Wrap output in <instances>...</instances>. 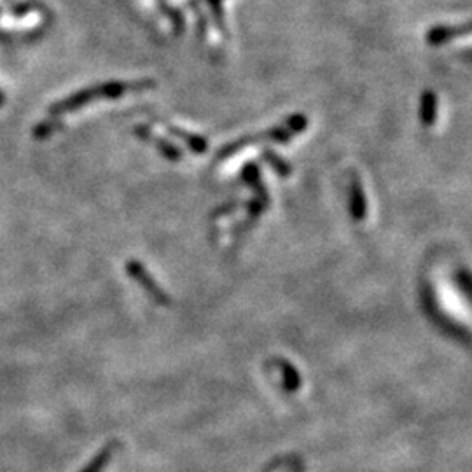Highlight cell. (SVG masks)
I'll use <instances>...</instances> for the list:
<instances>
[{
  "label": "cell",
  "instance_id": "1",
  "mask_svg": "<svg viewBox=\"0 0 472 472\" xmlns=\"http://www.w3.org/2000/svg\"><path fill=\"white\" fill-rule=\"evenodd\" d=\"M154 82L152 81H142V82H105V85H97L92 88H86L82 92L74 93L72 97L60 100L58 104L51 105L47 114L49 116H61L67 112H74L81 108L82 105L89 104L93 100H107V98H119L128 92H139V89L152 88Z\"/></svg>",
  "mask_w": 472,
  "mask_h": 472
},
{
  "label": "cell",
  "instance_id": "2",
  "mask_svg": "<svg viewBox=\"0 0 472 472\" xmlns=\"http://www.w3.org/2000/svg\"><path fill=\"white\" fill-rule=\"evenodd\" d=\"M306 128V118L304 116H292V118L287 121L285 126H278V128H271L268 130V132L261 133V135H256V137H245V139L238 140V142H233V144L226 145V147L223 149V151L217 154V159H224V158H230V156H233L235 152H238L240 149L245 147V145H252L256 144V142H263V140H273V142H289L292 139L296 133L303 132V130Z\"/></svg>",
  "mask_w": 472,
  "mask_h": 472
},
{
  "label": "cell",
  "instance_id": "3",
  "mask_svg": "<svg viewBox=\"0 0 472 472\" xmlns=\"http://www.w3.org/2000/svg\"><path fill=\"white\" fill-rule=\"evenodd\" d=\"M126 270H128L130 277H132L133 280L139 282L140 285L144 287V289L147 290V292L151 294V296L154 297V299L158 301L159 304H168L170 303V297L166 296V294L163 292L161 289H159L158 283H156L151 277H149L147 271L144 270V266H142L139 261H130V263L126 264Z\"/></svg>",
  "mask_w": 472,
  "mask_h": 472
},
{
  "label": "cell",
  "instance_id": "4",
  "mask_svg": "<svg viewBox=\"0 0 472 472\" xmlns=\"http://www.w3.org/2000/svg\"><path fill=\"white\" fill-rule=\"evenodd\" d=\"M469 34V25H464L462 28L459 27H435L427 32V42L432 46H441L445 42H449L455 39L457 35H467Z\"/></svg>",
  "mask_w": 472,
  "mask_h": 472
},
{
  "label": "cell",
  "instance_id": "5",
  "mask_svg": "<svg viewBox=\"0 0 472 472\" xmlns=\"http://www.w3.org/2000/svg\"><path fill=\"white\" fill-rule=\"evenodd\" d=\"M352 216L354 219L362 221L366 216V196L359 177L352 179Z\"/></svg>",
  "mask_w": 472,
  "mask_h": 472
},
{
  "label": "cell",
  "instance_id": "6",
  "mask_svg": "<svg viewBox=\"0 0 472 472\" xmlns=\"http://www.w3.org/2000/svg\"><path fill=\"white\" fill-rule=\"evenodd\" d=\"M137 133H139V135H142L140 139H145V140H149V142H151V140L154 142L156 147L159 149V152H161V154L165 156L166 159H172V161H177V159L182 158V152H180V149H177L175 145L170 144V142H166V140H163V139H152V137L149 135L147 130H145V128H137Z\"/></svg>",
  "mask_w": 472,
  "mask_h": 472
},
{
  "label": "cell",
  "instance_id": "7",
  "mask_svg": "<svg viewBox=\"0 0 472 472\" xmlns=\"http://www.w3.org/2000/svg\"><path fill=\"white\" fill-rule=\"evenodd\" d=\"M61 128V121L56 118V116H47L44 121L37 123L32 130V135H34L35 140H46L47 137L53 135L56 130Z\"/></svg>",
  "mask_w": 472,
  "mask_h": 472
},
{
  "label": "cell",
  "instance_id": "8",
  "mask_svg": "<svg viewBox=\"0 0 472 472\" xmlns=\"http://www.w3.org/2000/svg\"><path fill=\"white\" fill-rule=\"evenodd\" d=\"M275 364H278L283 371V387H285L287 392H296L301 385V378L297 375L296 369L292 368L290 364H287L283 359H277Z\"/></svg>",
  "mask_w": 472,
  "mask_h": 472
},
{
  "label": "cell",
  "instance_id": "9",
  "mask_svg": "<svg viewBox=\"0 0 472 472\" xmlns=\"http://www.w3.org/2000/svg\"><path fill=\"white\" fill-rule=\"evenodd\" d=\"M435 107H437V100H435L434 92H425L422 100V121L425 126L434 125L435 119Z\"/></svg>",
  "mask_w": 472,
  "mask_h": 472
},
{
  "label": "cell",
  "instance_id": "10",
  "mask_svg": "<svg viewBox=\"0 0 472 472\" xmlns=\"http://www.w3.org/2000/svg\"><path fill=\"white\" fill-rule=\"evenodd\" d=\"M170 133H173V135H177L179 139H182L189 147L192 149L194 152H198V154H201V152H205V149L209 147V144H206L205 139H201V137L198 135H189V133L184 132V130L180 128H173V126H168Z\"/></svg>",
  "mask_w": 472,
  "mask_h": 472
},
{
  "label": "cell",
  "instance_id": "11",
  "mask_svg": "<svg viewBox=\"0 0 472 472\" xmlns=\"http://www.w3.org/2000/svg\"><path fill=\"white\" fill-rule=\"evenodd\" d=\"M263 158L266 159L268 163L271 165V168L275 170V172L278 173V175L282 177H287L290 172H292V166L289 165L287 161H283L280 156H277L275 152H271L270 149H266V151H263Z\"/></svg>",
  "mask_w": 472,
  "mask_h": 472
},
{
  "label": "cell",
  "instance_id": "12",
  "mask_svg": "<svg viewBox=\"0 0 472 472\" xmlns=\"http://www.w3.org/2000/svg\"><path fill=\"white\" fill-rule=\"evenodd\" d=\"M107 457H111V448L105 449V452L101 453V455L98 457L97 460H94V462L92 464V466H89V469L86 471V472H98V471H100V467L104 466L105 462H107Z\"/></svg>",
  "mask_w": 472,
  "mask_h": 472
},
{
  "label": "cell",
  "instance_id": "13",
  "mask_svg": "<svg viewBox=\"0 0 472 472\" xmlns=\"http://www.w3.org/2000/svg\"><path fill=\"white\" fill-rule=\"evenodd\" d=\"M37 7V4H23V6H16L14 7L13 14L14 16H25V14L30 13V9H35Z\"/></svg>",
  "mask_w": 472,
  "mask_h": 472
},
{
  "label": "cell",
  "instance_id": "14",
  "mask_svg": "<svg viewBox=\"0 0 472 472\" xmlns=\"http://www.w3.org/2000/svg\"><path fill=\"white\" fill-rule=\"evenodd\" d=\"M209 2H210V6H212L213 16H216L217 23H223V13L219 11V4L223 2V0H209Z\"/></svg>",
  "mask_w": 472,
  "mask_h": 472
},
{
  "label": "cell",
  "instance_id": "15",
  "mask_svg": "<svg viewBox=\"0 0 472 472\" xmlns=\"http://www.w3.org/2000/svg\"><path fill=\"white\" fill-rule=\"evenodd\" d=\"M280 466H282V460H278V462H275L273 466H270V467H268V469L264 471V472H273L275 469H277V467H280Z\"/></svg>",
  "mask_w": 472,
  "mask_h": 472
},
{
  "label": "cell",
  "instance_id": "16",
  "mask_svg": "<svg viewBox=\"0 0 472 472\" xmlns=\"http://www.w3.org/2000/svg\"><path fill=\"white\" fill-rule=\"evenodd\" d=\"M4 104H6V94L0 92V107H2Z\"/></svg>",
  "mask_w": 472,
  "mask_h": 472
}]
</instances>
